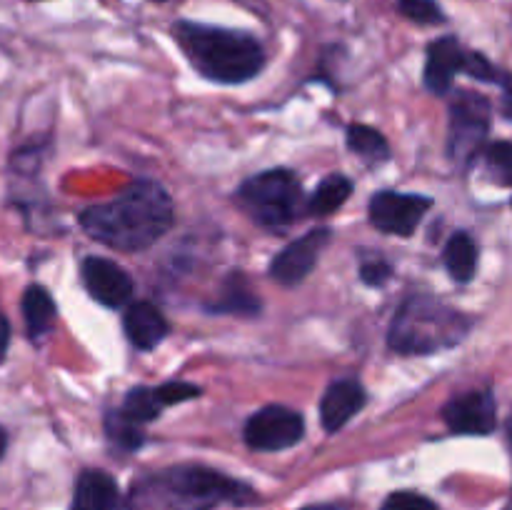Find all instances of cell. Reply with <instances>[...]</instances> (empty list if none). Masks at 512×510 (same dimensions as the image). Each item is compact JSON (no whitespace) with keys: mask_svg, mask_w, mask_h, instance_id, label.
I'll return each mask as SVG.
<instances>
[{"mask_svg":"<svg viewBox=\"0 0 512 510\" xmlns=\"http://www.w3.org/2000/svg\"><path fill=\"white\" fill-rule=\"evenodd\" d=\"M80 228L98 243L120 253H138L158 243L173 225V200L155 180H135L108 203L80 213Z\"/></svg>","mask_w":512,"mask_h":510,"instance_id":"6da1fadb","label":"cell"},{"mask_svg":"<svg viewBox=\"0 0 512 510\" xmlns=\"http://www.w3.org/2000/svg\"><path fill=\"white\" fill-rule=\"evenodd\" d=\"M258 493L243 480L205 465H173L135 480L125 510H215L253 505Z\"/></svg>","mask_w":512,"mask_h":510,"instance_id":"7a4b0ae2","label":"cell"},{"mask_svg":"<svg viewBox=\"0 0 512 510\" xmlns=\"http://www.w3.org/2000/svg\"><path fill=\"white\" fill-rule=\"evenodd\" d=\"M173 38L195 73L213 83H248L265 65L263 45L253 35L240 30L180 20L173 25Z\"/></svg>","mask_w":512,"mask_h":510,"instance_id":"3957f363","label":"cell"},{"mask_svg":"<svg viewBox=\"0 0 512 510\" xmlns=\"http://www.w3.org/2000/svg\"><path fill=\"white\" fill-rule=\"evenodd\" d=\"M473 320L443 300L413 293L403 300L388 330V345L400 355H433L455 348Z\"/></svg>","mask_w":512,"mask_h":510,"instance_id":"277c9868","label":"cell"},{"mask_svg":"<svg viewBox=\"0 0 512 510\" xmlns=\"http://www.w3.org/2000/svg\"><path fill=\"white\" fill-rule=\"evenodd\" d=\"M235 200L263 228H285L300 218L303 185L288 168L263 170L240 185Z\"/></svg>","mask_w":512,"mask_h":510,"instance_id":"5b68a950","label":"cell"},{"mask_svg":"<svg viewBox=\"0 0 512 510\" xmlns=\"http://www.w3.org/2000/svg\"><path fill=\"white\" fill-rule=\"evenodd\" d=\"M490 110V100L473 90H460L450 103L448 155L460 168H468L483 150L490 130Z\"/></svg>","mask_w":512,"mask_h":510,"instance_id":"8992f818","label":"cell"},{"mask_svg":"<svg viewBox=\"0 0 512 510\" xmlns=\"http://www.w3.org/2000/svg\"><path fill=\"white\" fill-rule=\"evenodd\" d=\"M305 418L293 408L285 405H265L253 413L245 423V443L260 453H278V450L293 448L303 440Z\"/></svg>","mask_w":512,"mask_h":510,"instance_id":"52a82bcc","label":"cell"},{"mask_svg":"<svg viewBox=\"0 0 512 510\" xmlns=\"http://www.w3.org/2000/svg\"><path fill=\"white\" fill-rule=\"evenodd\" d=\"M430 208H433V198H428V195L383 190V193L373 195L368 213L370 223L383 233L410 238Z\"/></svg>","mask_w":512,"mask_h":510,"instance_id":"ba28073f","label":"cell"},{"mask_svg":"<svg viewBox=\"0 0 512 510\" xmlns=\"http://www.w3.org/2000/svg\"><path fill=\"white\" fill-rule=\"evenodd\" d=\"M440 415L455 435H490L498 428V405L488 390L455 395L443 405Z\"/></svg>","mask_w":512,"mask_h":510,"instance_id":"9c48e42d","label":"cell"},{"mask_svg":"<svg viewBox=\"0 0 512 510\" xmlns=\"http://www.w3.org/2000/svg\"><path fill=\"white\" fill-rule=\"evenodd\" d=\"M330 238H333V230L330 228H315L310 233H305L303 238L293 240L288 248L280 250L278 255L270 263V275L273 280H278L280 285H298L313 273V268L318 265L320 253L328 248Z\"/></svg>","mask_w":512,"mask_h":510,"instance_id":"30bf717a","label":"cell"},{"mask_svg":"<svg viewBox=\"0 0 512 510\" xmlns=\"http://www.w3.org/2000/svg\"><path fill=\"white\" fill-rule=\"evenodd\" d=\"M80 275H83V285L90 298L98 300L105 308H120L133 295V278L108 258H98V255L85 258L80 263Z\"/></svg>","mask_w":512,"mask_h":510,"instance_id":"8fae6325","label":"cell"},{"mask_svg":"<svg viewBox=\"0 0 512 510\" xmlns=\"http://www.w3.org/2000/svg\"><path fill=\"white\" fill-rule=\"evenodd\" d=\"M365 388L358 380H335L328 390H325L323 400H320V420L328 433H338L343 425H348L360 410L365 408Z\"/></svg>","mask_w":512,"mask_h":510,"instance_id":"7c38bea8","label":"cell"},{"mask_svg":"<svg viewBox=\"0 0 512 510\" xmlns=\"http://www.w3.org/2000/svg\"><path fill=\"white\" fill-rule=\"evenodd\" d=\"M465 50L458 38H438L428 48V63H425V88L433 95H445L453 88L455 75L463 70Z\"/></svg>","mask_w":512,"mask_h":510,"instance_id":"4fadbf2b","label":"cell"},{"mask_svg":"<svg viewBox=\"0 0 512 510\" xmlns=\"http://www.w3.org/2000/svg\"><path fill=\"white\" fill-rule=\"evenodd\" d=\"M120 493L113 475L88 468L78 475L70 510H118Z\"/></svg>","mask_w":512,"mask_h":510,"instance_id":"5bb4252c","label":"cell"},{"mask_svg":"<svg viewBox=\"0 0 512 510\" xmlns=\"http://www.w3.org/2000/svg\"><path fill=\"white\" fill-rule=\"evenodd\" d=\"M123 328L130 343L140 350H153L168 335V320L153 303H133L123 315Z\"/></svg>","mask_w":512,"mask_h":510,"instance_id":"9a60e30c","label":"cell"},{"mask_svg":"<svg viewBox=\"0 0 512 510\" xmlns=\"http://www.w3.org/2000/svg\"><path fill=\"white\" fill-rule=\"evenodd\" d=\"M210 313H233V315H245V318H253L263 310L258 293L253 290L250 280L245 278V273H230L228 278L220 285V295L213 305H208Z\"/></svg>","mask_w":512,"mask_h":510,"instance_id":"2e32d148","label":"cell"},{"mask_svg":"<svg viewBox=\"0 0 512 510\" xmlns=\"http://www.w3.org/2000/svg\"><path fill=\"white\" fill-rule=\"evenodd\" d=\"M20 308H23V320L25 330L33 340H40L43 335H48L55 325V315H58V308H55V300L43 285H28L23 293V300H20Z\"/></svg>","mask_w":512,"mask_h":510,"instance_id":"e0dca14e","label":"cell"},{"mask_svg":"<svg viewBox=\"0 0 512 510\" xmlns=\"http://www.w3.org/2000/svg\"><path fill=\"white\" fill-rule=\"evenodd\" d=\"M443 263L455 283H470L478 270V245L468 233H455L443 250Z\"/></svg>","mask_w":512,"mask_h":510,"instance_id":"ac0fdd59","label":"cell"},{"mask_svg":"<svg viewBox=\"0 0 512 510\" xmlns=\"http://www.w3.org/2000/svg\"><path fill=\"white\" fill-rule=\"evenodd\" d=\"M350 195H353V180L340 173H330L328 178L320 180L315 193L310 195L308 210L313 215H330L343 208Z\"/></svg>","mask_w":512,"mask_h":510,"instance_id":"d6986e66","label":"cell"},{"mask_svg":"<svg viewBox=\"0 0 512 510\" xmlns=\"http://www.w3.org/2000/svg\"><path fill=\"white\" fill-rule=\"evenodd\" d=\"M348 148L365 163H385L390 158V145L385 135L363 123H353L348 128Z\"/></svg>","mask_w":512,"mask_h":510,"instance_id":"ffe728a7","label":"cell"},{"mask_svg":"<svg viewBox=\"0 0 512 510\" xmlns=\"http://www.w3.org/2000/svg\"><path fill=\"white\" fill-rule=\"evenodd\" d=\"M163 410L165 408H163V403L158 400V395H155V388H148V385L130 388L128 395H125L123 405H120V413L138 425L160 418V413H163Z\"/></svg>","mask_w":512,"mask_h":510,"instance_id":"44dd1931","label":"cell"},{"mask_svg":"<svg viewBox=\"0 0 512 510\" xmlns=\"http://www.w3.org/2000/svg\"><path fill=\"white\" fill-rule=\"evenodd\" d=\"M105 433H108L110 443L118 445L120 450H128V453L130 450H138L145 443L143 428L138 423H133V420L125 418L120 410H110L105 415Z\"/></svg>","mask_w":512,"mask_h":510,"instance_id":"7402d4cb","label":"cell"},{"mask_svg":"<svg viewBox=\"0 0 512 510\" xmlns=\"http://www.w3.org/2000/svg\"><path fill=\"white\" fill-rule=\"evenodd\" d=\"M485 170L498 185H512V143H493L485 150Z\"/></svg>","mask_w":512,"mask_h":510,"instance_id":"603a6c76","label":"cell"},{"mask_svg":"<svg viewBox=\"0 0 512 510\" xmlns=\"http://www.w3.org/2000/svg\"><path fill=\"white\" fill-rule=\"evenodd\" d=\"M398 10L418 25H438L445 15L435 0H398Z\"/></svg>","mask_w":512,"mask_h":510,"instance_id":"cb8c5ba5","label":"cell"},{"mask_svg":"<svg viewBox=\"0 0 512 510\" xmlns=\"http://www.w3.org/2000/svg\"><path fill=\"white\" fill-rule=\"evenodd\" d=\"M155 395H158V400L163 403V408H168V405L188 403V400L200 398V395H203V388L195 383H188V380H168V383L155 388Z\"/></svg>","mask_w":512,"mask_h":510,"instance_id":"d4e9b609","label":"cell"},{"mask_svg":"<svg viewBox=\"0 0 512 510\" xmlns=\"http://www.w3.org/2000/svg\"><path fill=\"white\" fill-rule=\"evenodd\" d=\"M463 70L470 75V78L483 80V83H500V85H503L505 80L510 78V75L500 73V70L495 68V65L490 63L485 55H480V53H465Z\"/></svg>","mask_w":512,"mask_h":510,"instance_id":"484cf974","label":"cell"},{"mask_svg":"<svg viewBox=\"0 0 512 510\" xmlns=\"http://www.w3.org/2000/svg\"><path fill=\"white\" fill-rule=\"evenodd\" d=\"M383 510H438V505L423 493H413V490H398L385 498Z\"/></svg>","mask_w":512,"mask_h":510,"instance_id":"4316f807","label":"cell"},{"mask_svg":"<svg viewBox=\"0 0 512 510\" xmlns=\"http://www.w3.org/2000/svg\"><path fill=\"white\" fill-rule=\"evenodd\" d=\"M390 278H393V265L388 260L373 258L363 260V265H360V280L365 285H385Z\"/></svg>","mask_w":512,"mask_h":510,"instance_id":"83f0119b","label":"cell"},{"mask_svg":"<svg viewBox=\"0 0 512 510\" xmlns=\"http://www.w3.org/2000/svg\"><path fill=\"white\" fill-rule=\"evenodd\" d=\"M8 348H10V320L0 313V363L5 360Z\"/></svg>","mask_w":512,"mask_h":510,"instance_id":"f1b7e54d","label":"cell"},{"mask_svg":"<svg viewBox=\"0 0 512 510\" xmlns=\"http://www.w3.org/2000/svg\"><path fill=\"white\" fill-rule=\"evenodd\" d=\"M503 115L512 120V78L503 83Z\"/></svg>","mask_w":512,"mask_h":510,"instance_id":"f546056e","label":"cell"},{"mask_svg":"<svg viewBox=\"0 0 512 510\" xmlns=\"http://www.w3.org/2000/svg\"><path fill=\"white\" fill-rule=\"evenodd\" d=\"M5 448H8V433H5L3 428H0V458L5 455Z\"/></svg>","mask_w":512,"mask_h":510,"instance_id":"4dcf8cb0","label":"cell"},{"mask_svg":"<svg viewBox=\"0 0 512 510\" xmlns=\"http://www.w3.org/2000/svg\"><path fill=\"white\" fill-rule=\"evenodd\" d=\"M508 443H510V450H512V413H510V418H508ZM508 510H512V495H510Z\"/></svg>","mask_w":512,"mask_h":510,"instance_id":"1f68e13d","label":"cell"},{"mask_svg":"<svg viewBox=\"0 0 512 510\" xmlns=\"http://www.w3.org/2000/svg\"><path fill=\"white\" fill-rule=\"evenodd\" d=\"M303 510H335L333 505H310V508H303Z\"/></svg>","mask_w":512,"mask_h":510,"instance_id":"d6a6232c","label":"cell"},{"mask_svg":"<svg viewBox=\"0 0 512 510\" xmlns=\"http://www.w3.org/2000/svg\"><path fill=\"white\" fill-rule=\"evenodd\" d=\"M153 3H168V0H153Z\"/></svg>","mask_w":512,"mask_h":510,"instance_id":"836d02e7","label":"cell"}]
</instances>
